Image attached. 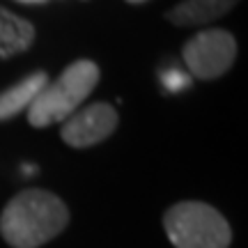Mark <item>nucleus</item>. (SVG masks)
<instances>
[{"label": "nucleus", "instance_id": "obj_6", "mask_svg": "<svg viewBox=\"0 0 248 248\" xmlns=\"http://www.w3.org/2000/svg\"><path fill=\"white\" fill-rule=\"evenodd\" d=\"M237 5V0H182L168 12V21L179 28L204 26L214 18H221Z\"/></svg>", "mask_w": 248, "mask_h": 248}, {"label": "nucleus", "instance_id": "obj_12", "mask_svg": "<svg viewBox=\"0 0 248 248\" xmlns=\"http://www.w3.org/2000/svg\"><path fill=\"white\" fill-rule=\"evenodd\" d=\"M126 2H133V5H140V2H147V0H126Z\"/></svg>", "mask_w": 248, "mask_h": 248}, {"label": "nucleus", "instance_id": "obj_11", "mask_svg": "<svg viewBox=\"0 0 248 248\" xmlns=\"http://www.w3.org/2000/svg\"><path fill=\"white\" fill-rule=\"evenodd\" d=\"M23 170H26V175H32V172H35V166H23Z\"/></svg>", "mask_w": 248, "mask_h": 248}, {"label": "nucleus", "instance_id": "obj_9", "mask_svg": "<svg viewBox=\"0 0 248 248\" xmlns=\"http://www.w3.org/2000/svg\"><path fill=\"white\" fill-rule=\"evenodd\" d=\"M161 83H163V88L168 92H182V90H186L191 85V74L170 67V69L161 71Z\"/></svg>", "mask_w": 248, "mask_h": 248}, {"label": "nucleus", "instance_id": "obj_4", "mask_svg": "<svg viewBox=\"0 0 248 248\" xmlns=\"http://www.w3.org/2000/svg\"><path fill=\"white\" fill-rule=\"evenodd\" d=\"M237 58V42L228 30H202L184 46V62L195 78L214 80L223 76Z\"/></svg>", "mask_w": 248, "mask_h": 248}, {"label": "nucleus", "instance_id": "obj_7", "mask_svg": "<svg viewBox=\"0 0 248 248\" xmlns=\"http://www.w3.org/2000/svg\"><path fill=\"white\" fill-rule=\"evenodd\" d=\"M35 42V28L28 18L0 7V60L28 51Z\"/></svg>", "mask_w": 248, "mask_h": 248}, {"label": "nucleus", "instance_id": "obj_8", "mask_svg": "<svg viewBox=\"0 0 248 248\" xmlns=\"http://www.w3.org/2000/svg\"><path fill=\"white\" fill-rule=\"evenodd\" d=\"M46 83H48V76L44 71H35L23 80L14 83L5 92H0V122L18 115L21 110H28Z\"/></svg>", "mask_w": 248, "mask_h": 248}, {"label": "nucleus", "instance_id": "obj_5", "mask_svg": "<svg viewBox=\"0 0 248 248\" xmlns=\"http://www.w3.org/2000/svg\"><path fill=\"white\" fill-rule=\"evenodd\" d=\"M117 126V110L110 104L92 106L71 113L62 124V140L71 147H90L106 140Z\"/></svg>", "mask_w": 248, "mask_h": 248}, {"label": "nucleus", "instance_id": "obj_3", "mask_svg": "<svg viewBox=\"0 0 248 248\" xmlns=\"http://www.w3.org/2000/svg\"><path fill=\"white\" fill-rule=\"evenodd\" d=\"M163 228L175 248H228L232 232L218 209L204 202L172 204Z\"/></svg>", "mask_w": 248, "mask_h": 248}, {"label": "nucleus", "instance_id": "obj_1", "mask_svg": "<svg viewBox=\"0 0 248 248\" xmlns=\"http://www.w3.org/2000/svg\"><path fill=\"white\" fill-rule=\"evenodd\" d=\"M67 221L69 212L58 195L44 188H28L2 209L0 232L9 246L37 248L60 234Z\"/></svg>", "mask_w": 248, "mask_h": 248}, {"label": "nucleus", "instance_id": "obj_2", "mask_svg": "<svg viewBox=\"0 0 248 248\" xmlns=\"http://www.w3.org/2000/svg\"><path fill=\"white\" fill-rule=\"evenodd\" d=\"M99 83V67L92 60H76L55 80H48L28 108L32 126L64 122L92 94Z\"/></svg>", "mask_w": 248, "mask_h": 248}, {"label": "nucleus", "instance_id": "obj_10", "mask_svg": "<svg viewBox=\"0 0 248 248\" xmlns=\"http://www.w3.org/2000/svg\"><path fill=\"white\" fill-rule=\"evenodd\" d=\"M18 2H26V5H42L46 0H18Z\"/></svg>", "mask_w": 248, "mask_h": 248}]
</instances>
